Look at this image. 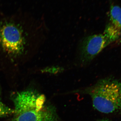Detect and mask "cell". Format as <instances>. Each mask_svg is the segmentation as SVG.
Here are the masks:
<instances>
[{"label": "cell", "mask_w": 121, "mask_h": 121, "mask_svg": "<svg viewBox=\"0 0 121 121\" xmlns=\"http://www.w3.org/2000/svg\"><path fill=\"white\" fill-rule=\"evenodd\" d=\"M38 30L32 24L0 20V71L16 72L30 62L38 44Z\"/></svg>", "instance_id": "6da1fadb"}, {"label": "cell", "mask_w": 121, "mask_h": 121, "mask_svg": "<svg viewBox=\"0 0 121 121\" xmlns=\"http://www.w3.org/2000/svg\"><path fill=\"white\" fill-rule=\"evenodd\" d=\"M15 111L11 121H58L56 113L45 105V98L32 89L14 94L12 97Z\"/></svg>", "instance_id": "7a4b0ae2"}, {"label": "cell", "mask_w": 121, "mask_h": 121, "mask_svg": "<svg viewBox=\"0 0 121 121\" xmlns=\"http://www.w3.org/2000/svg\"><path fill=\"white\" fill-rule=\"evenodd\" d=\"M93 106L97 110L110 113L121 110V82L113 78L102 79L91 89Z\"/></svg>", "instance_id": "3957f363"}, {"label": "cell", "mask_w": 121, "mask_h": 121, "mask_svg": "<svg viewBox=\"0 0 121 121\" xmlns=\"http://www.w3.org/2000/svg\"><path fill=\"white\" fill-rule=\"evenodd\" d=\"M121 35L110 24L106 27L103 34L90 35L85 37L79 47L80 62L89 63L109 44L119 39Z\"/></svg>", "instance_id": "277c9868"}, {"label": "cell", "mask_w": 121, "mask_h": 121, "mask_svg": "<svg viewBox=\"0 0 121 121\" xmlns=\"http://www.w3.org/2000/svg\"><path fill=\"white\" fill-rule=\"evenodd\" d=\"M110 19L109 23L121 34V8L119 6L111 5Z\"/></svg>", "instance_id": "5b68a950"}, {"label": "cell", "mask_w": 121, "mask_h": 121, "mask_svg": "<svg viewBox=\"0 0 121 121\" xmlns=\"http://www.w3.org/2000/svg\"><path fill=\"white\" fill-rule=\"evenodd\" d=\"M15 112L14 109L9 107L3 103L0 99V118L14 114Z\"/></svg>", "instance_id": "8992f818"}, {"label": "cell", "mask_w": 121, "mask_h": 121, "mask_svg": "<svg viewBox=\"0 0 121 121\" xmlns=\"http://www.w3.org/2000/svg\"><path fill=\"white\" fill-rule=\"evenodd\" d=\"M102 121H111L108 119H102Z\"/></svg>", "instance_id": "52a82bcc"}, {"label": "cell", "mask_w": 121, "mask_h": 121, "mask_svg": "<svg viewBox=\"0 0 121 121\" xmlns=\"http://www.w3.org/2000/svg\"><path fill=\"white\" fill-rule=\"evenodd\" d=\"M102 121V120H99V121Z\"/></svg>", "instance_id": "ba28073f"}]
</instances>
